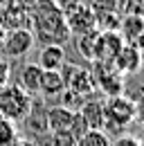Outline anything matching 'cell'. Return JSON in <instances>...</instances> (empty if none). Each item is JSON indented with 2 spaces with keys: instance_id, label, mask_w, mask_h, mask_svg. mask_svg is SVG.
Returning <instances> with one entry per match:
<instances>
[{
  "instance_id": "27",
  "label": "cell",
  "mask_w": 144,
  "mask_h": 146,
  "mask_svg": "<svg viewBox=\"0 0 144 146\" xmlns=\"http://www.w3.org/2000/svg\"><path fill=\"white\" fill-rule=\"evenodd\" d=\"M133 43H135V45H137V47H140V50H142V52H144V34H140V36L135 38Z\"/></svg>"
},
{
  "instance_id": "10",
  "label": "cell",
  "mask_w": 144,
  "mask_h": 146,
  "mask_svg": "<svg viewBox=\"0 0 144 146\" xmlns=\"http://www.w3.org/2000/svg\"><path fill=\"white\" fill-rule=\"evenodd\" d=\"M83 119V124L88 128H104L106 119H104V101H97V99H83V104L77 110Z\"/></svg>"
},
{
  "instance_id": "22",
  "label": "cell",
  "mask_w": 144,
  "mask_h": 146,
  "mask_svg": "<svg viewBox=\"0 0 144 146\" xmlns=\"http://www.w3.org/2000/svg\"><path fill=\"white\" fill-rule=\"evenodd\" d=\"M9 81H11V65L5 58H0V88H5Z\"/></svg>"
},
{
  "instance_id": "17",
  "label": "cell",
  "mask_w": 144,
  "mask_h": 146,
  "mask_svg": "<svg viewBox=\"0 0 144 146\" xmlns=\"http://www.w3.org/2000/svg\"><path fill=\"white\" fill-rule=\"evenodd\" d=\"M18 139V126L16 121L0 115V146H9Z\"/></svg>"
},
{
  "instance_id": "18",
  "label": "cell",
  "mask_w": 144,
  "mask_h": 146,
  "mask_svg": "<svg viewBox=\"0 0 144 146\" xmlns=\"http://www.w3.org/2000/svg\"><path fill=\"white\" fill-rule=\"evenodd\" d=\"M97 29H117L119 27V11H106V14H97Z\"/></svg>"
},
{
  "instance_id": "5",
  "label": "cell",
  "mask_w": 144,
  "mask_h": 146,
  "mask_svg": "<svg viewBox=\"0 0 144 146\" xmlns=\"http://www.w3.org/2000/svg\"><path fill=\"white\" fill-rule=\"evenodd\" d=\"M61 74L65 79V88L72 92H77L79 97H90L92 90L97 88L95 86V76L88 68H81V65H72V63H63L61 65Z\"/></svg>"
},
{
  "instance_id": "25",
  "label": "cell",
  "mask_w": 144,
  "mask_h": 146,
  "mask_svg": "<svg viewBox=\"0 0 144 146\" xmlns=\"http://www.w3.org/2000/svg\"><path fill=\"white\" fill-rule=\"evenodd\" d=\"M56 2H59V7H61V9H63V14H65V11L74 9L77 5H81L83 0H56Z\"/></svg>"
},
{
  "instance_id": "9",
  "label": "cell",
  "mask_w": 144,
  "mask_h": 146,
  "mask_svg": "<svg viewBox=\"0 0 144 146\" xmlns=\"http://www.w3.org/2000/svg\"><path fill=\"white\" fill-rule=\"evenodd\" d=\"M77 119V110L68 108V106H52V108L45 110V126L50 133H56V130H70L72 124Z\"/></svg>"
},
{
  "instance_id": "24",
  "label": "cell",
  "mask_w": 144,
  "mask_h": 146,
  "mask_svg": "<svg viewBox=\"0 0 144 146\" xmlns=\"http://www.w3.org/2000/svg\"><path fill=\"white\" fill-rule=\"evenodd\" d=\"M135 119L144 126V92L135 99Z\"/></svg>"
},
{
  "instance_id": "29",
  "label": "cell",
  "mask_w": 144,
  "mask_h": 146,
  "mask_svg": "<svg viewBox=\"0 0 144 146\" xmlns=\"http://www.w3.org/2000/svg\"><path fill=\"white\" fill-rule=\"evenodd\" d=\"M140 146H144V135H142V137H140Z\"/></svg>"
},
{
  "instance_id": "8",
  "label": "cell",
  "mask_w": 144,
  "mask_h": 146,
  "mask_svg": "<svg viewBox=\"0 0 144 146\" xmlns=\"http://www.w3.org/2000/svg\"><path fill=\"white\" fill-rule=\"evenodd\" d=\"M142 63H144V52L135 45V43H124L119 54L115 56L113 65L115 70L122 74H135L142 70Z\"/></svg>"
},
{
  "instance_id": "15",
  "label": "cell",
  "mask_w": 144,
  "mask_h": 146,
  "mask_svg": "<svg viewBox=\"0 0 144 146\" xmlns=\"http://www.w3.org/2000/svg\"><path fill=\"white\" fill-rule=\"evenodd\" d=\"M110 137H108V133L104 128H88L79 139H77V144L74 146H110Z\"/></svg>"
},
{
  "instance_id": "26",
  "label": "cell",
  "mask_w": 144,
  "mask_h": 146,
  "mask_svg": "<svg viewBox=\"0 0 144 146\" xmlns=\"http://www.w3.org/2000/svg\"><path fill=\"white\" fill-rule=\"evenodd\" d=\"M9 146H38L34 142V139H23V137H18L16 142H14V144H9Z\"/></svg>"
},
{
  "instance_id": "28",
  "label": "cell",
  "mask_w": 144,
  "mask_h": 146,
  "mask_svg": "<svg viewBox=\"0 0 144 146\" xmlns=\"http://www.w3.org/2000/svg\"><path fill=\"white\" fill-rule=\"evenodd\" d=\"M5 32H7V29H5L2 25H0V45H2V38H5Z\"/></svg>"
},
{
  "instance_id": "6",
  "label": "cell",
  "mask_w": 144,
  "mask_h": 146,
  "mask_svg": "<svg viewBox=\"0 0 144 146\" xmlns=\"http://www.w3.org/2000/svg\"><path fill=\"white\" fill-rule=\"evenodd\" d=\"M122 45H124V38L117 29H99L95 38V58L92 61L113 63L115 56L119 54Z\"/></svg>"
},
{
  "instance_id": "1",
  "label": "cell",
  "mask_w": 144,
  "mask_h": 146,
  "mask_svg": "<svg viewBox=\"0 0 144 146\" xmlns=\"http://www.w3.org/2000/svg\"><path fill=\"white\" fill-rule=\"evenodd\" d=\"M29 11L32 34L41 45H65L70 40V29L65 23V14L56 0H34Z\"/></svg>"
},
{
  "instance_id": "23",
  "label": "cell",
  "mask_w": 144,
  "mask_h": 146,
  "mask_svg": "<svg viewBox=\"0 0 144 146\" xmlns=\"http://www.w3.org/2000/svg\"><path fill=\"white\" fill-rule=\"evenodd\" d=\"M110 146H140V139L133 137V135H128V133H124V135H119Z\"/></svg>"
},
{
  "instance_id": "11",
  "label": "cell",
  "mask_w": 144,
  "mask_h": 146,
  "mask_svg": "<svg viewBox=\"0 0 144 146\" xmlns=\"http://www.w3.org/2000/svg\"><path fill=\"white\" fill-rule=\"evenodd\" d=\"M41 74H43V68L38 63H25L20 70H18L16 83L23 88L25 92H29L32 97L38 94V86H41Z\"/></svg>"
},
{
  "instance_id": "21",
  "label": "cell",
  "mask_w": 144,
  "mask_h": 146,
  "mask_svg": "<svg viewBox=\"0 0 144 146\" xmlns=\"http://www.w3.org/2000/svg\"><path fill=\"white\" fill-rule=\"evenodd\" d=\"M124 14H135V16H144V0H119Z\"/></svg>"
},
{
  "instance_id": "3",
  "label": "cell",
  "mask_w": 144,
  "mask_h": 146,
  "mask_svg": "<svg viewBox=\"0 0 144 146\" xmlns=\"http://www.w3.org/2000/svg\"><path fill=\"white\" fill-rule=\"evenodd\" d=\"M104 128L108 130H124L128 124L135 121V101L128 99L124 92L108 97L104 101Z\"/></svg>"
},
{
  "instance_id": "7",
  "label": "cell",
  "mask_w": 144,
  "mask_h": 146,
  "mask_svg": "<svg viewBox=\"0 0 144 146\" xmlns=\"http://www.w3.org/2000/svg\"><path fill=\"white\" fill-rule=\"evenodd\" d=\"M65 23H68V29L70 34H86V32H92L97 29V18H95V11L90 9V5L81 2L77 5L74 9L65 11Z\"/></svg>"
},
{
  "instance_id": "14",
  "label": "cell",
  "mask_w": 144,
  "mask_h": 146,
  "mask_svg": "<svg viewBox=\"0 0 144 146\" xmlns=\"http://www.w3.org/2000/svg\"><path fill=\"white\" fill-rule=\"evenodd\" d=\"M117 32L122 34L124 43H133L135 38L144 34V16H135V14H124L119 20Z\"/></svg>"
},
{
  "instance_id": "13",
  "label": "cell",
  "mask_w": 144,
  "mask_h": 146,
  "mask_svg": "<svg viewBox=\"0 0 144 146\" xmlns=\"http://www.w3.org/2000/svg\"><path fill=\"white\" fill-rule=\"evenodd\" d=\"M65 63V47L63 45H43L38 52V65L43 70H61Z\"/></svg>"
},
{
  "instance_id": "2",
  "label": "cell",
  "mask_w": 144,
  "mask_h": 146,
  "mask_svg": "<svg viewBox=\"0 0 144 146\" xmlns=\"http://www.w3.org/2000/svg\"><path fill=\"white\" fill-rule=\"evenodd\" d=\"M34 108V97L25 92L18 83H7L0 88V115L11 119V121H25L27 115Z\"/></svg>"
},
{
  "instance_id": "16",
  "label": "cell",
  "mask_w": 144,
  "mask_h": 146,
  "mask_svg": "<svg viewBox=\"0 0 144 146\" xmlns=\"http://www.w3.org/2000/svg\"><path fill=\"white\" fill-rule=\"evenodd\" d=\"M97 32L99 29H92V32H86V34L77 36V47H79V52H81V56L86 61L95 58V38H97Z\"/></svg>"
},
{
  "instance_id": "19",
  "label": "cell",
  "mask_w": 144,
  "mask_h": 146,
  "mask_svg": "<svg viewBox=\"0 0 144 146\" xmlns=\"http://www.w3.org/2000/svg\"><path fill=\"white\" fill-rule=\"evenodd\" d=\"M90 9L97 14H106V11H117L119 9V0H90Z\"/></svg>"
},
{
  "instance_id": "20",
  "label": "cell",
  "mask_w": 144,
  "mask_h": 146,
  "mask_svg": "<svg viewBox=\"0 0 144 146\" xmlns=\"http://www.w3.org/2000/svg\"><path fill=\"white\" fill-rule=\"evenodd\" d=\"M50 135H52V146H74L77 144V137L70 130H56V133H50Z\"/></svg>"
},
{
  "instance_id": "4",
  "label": "cell",
  "mask_w": 144,
  "mask_h": 146,
  "mask_svg": "<svg viewBox=\"0 0 144 146\" xmlns=\"http://www.w3.org/2000/svg\"><path fill=\"white\" fill-rule=\"evenodd\" d=\"M34 43H36V38H34L29 27H14V29L5 32L0 50L9 58H23V56H27L32 52Z\"/></svg>"
},
{
  "instance_id": "12",
  "label": "cell",
  "mask_w": 144,
  "mask_h": 146,
  "mask_svg": "<svg viewBox=\"0 0 144 146\" xmlns=\"http://www.w3.org/2000/svg\"><path fill=\"white\" fill-rule=\"evenodd\" d=\"M63 90H65V79H63L61 70H43L38 94H43V97H59Z\"/></svg>"
}]
</instances>
